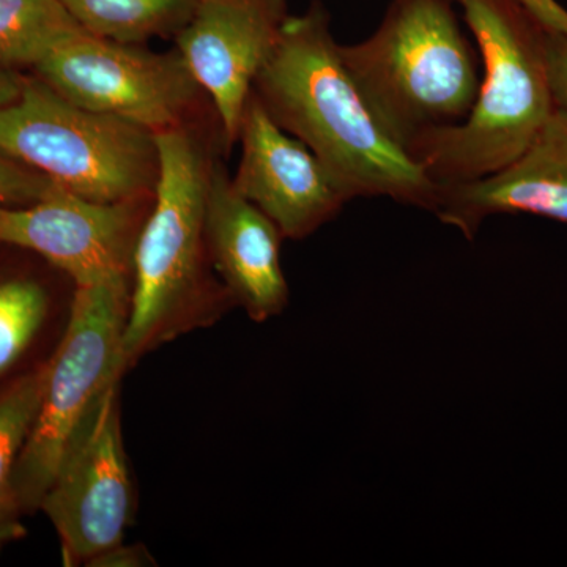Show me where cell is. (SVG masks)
Here are the masks:
<instances>
[{"mask_svg":"<svg viewBox=\"0 0 567 567\" xmlns=\"http://www.w3.org/2000/svg\"><path fill=\"white\" fill-rule=\"evenodd\" d=\"M331 31L322 0L290 14L252 93L303 142L347 199L386 197L435 213L440 186L385 132L365 103Z\"/></svg>","mask_w":567,"mask_h":567,"instance_id":"obj_1","label":"cell"},{"mask_svg":"<svg viewBox=\"0 0 567 567\" xmlns=\"http://www.w3.org/2000/svg\"><path fill=\"white\" fill-rule=\"evenodd\" d=\"M159 181L134 252L123 364L218 322L235 301L213 268L205 234L213 167L226 151L204 123L156 134Z\"/></svg>","mask_w":567,"mask_h":567,"instance_id":"obj_2","label":"cell"},{"mask_svg":"<svg viewBox=\"0 0 567 567\" xmlns=\"http://www.w3.org/2000/svg\"><path fill=\"white\" fill-rule=\"evenodd\" d=\"M483 61L468 117L417 142L413 162L435 185L481 181L505 169L535 141L555 104L547 29L518 0H453Z\"/></svg>","mask_w":567,"mask_h":567,"instance_id":"obj_3","label":"cell"},{"mask_svg":"<svg viewBox=\"0 0 567 567\" xmlns=\"http://www.w3.org/2000/svg\"><path fill=\"white\" fill-rule=\"evenodd\" d=\"M339 51L377 121L409 156L475 106L483 73L453 0H391L369 39Z\"/></svg>","mask_w":567,"mask_h":567,"instance_id":"obj_4","label":"cell"},{"mask_svg":"<svg viewBox=\"0 0 567 567\" xmlns=\"http://www.w3.org/2000/svg\"><path fill=\"white\" fill-rule=\"evenodd\" d=\"M0 152L95 203L152 197L162 169L151 130L78 106L37 76L0 107Z\"/></svg>","mask_w":567,"mask_h":567,"instance_id":"obj_5","label":"cell"},{"mask_svg":"<svg viewBox=\"0 0 567 567\" xmlns=\"http://www.w3.org/2000/svg\"><path fill=\"white\" fill-rule=\"evenodd\" d=\"M133 276L74 287L69 324L48 361L39 410L14 470L22 513L40 511L66 451L103 395L121 383Z\"/></svg>","mask_w":567,"mask_h":567,"instance_id":"obj_6","label":"cell"},{"mask_svg":"<svg viewBox=\"0 0 567 567\" xmlns=\"http://www.w3.org/2000/svg\"><path fill=\"white\" fill-rule=\"evenodd\" d=\"M33 71L69 102L155 134L204 123L213 107L177 48L152 51L85 32Z\"/></svg>","mask_w":567,"mask_h":567,"instance_id":"obj_7","label":"cell"},{"mask_svg":"<svg viewBox=\"0 0 567 567\" xmlns=\"http://www.w3.org/2000/svg\"><path fill=\"white\" fill-rule=\"evenodd\" d=\"M118 385L103 395L74 436L40 506L71 566H92L121 547L132 522L134 491L123 447Z\"/></svg>","mask_w":567,"mask_h":567,"instance_id":"obj_8","label":"cell"},{"mask_svg":"<svg viewBox=\"0 0 567 567\" xmlns=\"http://www.w3.org/2000/svg\"><path fill=\"white\" fill-rule=\"evenodd\" d=\"M153 196L95 203L55 183L37 203L0 205V245L40 254L69 275L74 287L133 276L134 252Z\"/></svg>","mask_w":567,"mask_h":567,"instance_id":"obj_9","label":"cell"},{"mask_svg":"<svg viewBox=\"0 0 567 567\" xmlns=\"http://www.w3.org/2000/svg\"><path fill=\"white\" fill-rule=\"evenodd\" d=\"M290 17L287 0H200L174 43L221 123L227 152L237 145L254 80Z\"/></svg>","mask_w":567,"mask_h":567,"instance_id":"obj_10","label":"cell"},{"mask_svg":"<svg viewBox=\"0 0 567 567\" xmlns=\"http://www.w3.org/2000/svg\"><path fill=\"white\" fill-rule=\"evenodd\" d=\"M237 144L241 155L233 185L278 226L284 238H308L349 203L315 153L282 130L252 92Z\"/></svg>","mask_w":567,"mask_h":567,"instance_id":"obj_11","label":"cell"},{"mask_svg":"<svg viewBox=\"0 0 567 567\" xmlns=\"http://www.w3.org/2000/svg\"><path fill=\"white\" fill-rule=\"evenodd\" d=\"M205 234L216 275L235 306L254 322L281 316L290 290L284 276V235L260 208L235 189L219 156L208 189Z\"/></svg>","mask_w":567,"mask_h":567,"instance_id":"obj_12","label":"cell"},{"mask_svg":"<svg viewBox=\"0 0 567 567\" xmlns=\"http://www.w3.org/2000/svg\"><path fill=\"white\" fill-rule=\"evenodd\" d=\"M540 216L567 224V111L555 107L527 151L481 181L440 186L434 215L473 240L494 215Z\"/></svg>","mask_w":567,"mask_h":567,"instance_id":"obj_13","label":"cell"},{"mask_svg":"<svg viewBox=\"0 0 567 567\" xmlns=\"http://www.w3.org/2000/svg\"><path fill=\"white\" fill-rule=\"evenodd\" d=\"M48 361L0 386V554L25 535L14 470L39 410Z\"/></svg>","mask_w":567,"mask_h":567,"instance_id":"obj_14","label":"cell"},{"mask_svg":"<svg viewBox=\"0 0 567 567\" xmlns=\"http://www.w3.org/2000/svg\"><path fill=\"white\" fill-rule=\"evenodd\" d=\"M85 32L62 0H0V66L35 70Z\"/></svg>","mask_w":567,"mask_h":567,"instance_id":"obj_15","label":"cell"},{"mask_svg":"<svg viewBox=\"0 0 567 567\" xmlns=\"http://www.w3.org/2000/svg\"><path fill=\"white\" fill-rule=\"evenodd\" d=\"M85 31L121 43L171 39L188 24L200 0H62Z\"/></svg>","mask_w":567,"mask_h":567,"instance_id":"obj_16","label":"cell"},{"mask_svg":"<svg viewBox=\"0 0 567 567\" xmlns=\"http://www.w3.org/2000/svg\"><path fill=\"white\" fill-rule=\"evenodd\" d=\"M50 311V297L29 278L0 281V377L20 361Z\"/></svg>","mask_w":567,"mask_h":567,"instance_id":"obj_17","label":"cell"},{"mask_svg":"<svg viewBox=\"0 0 567 567\" xmlns=\"http://www.w3.org/2000/svg\"><path fill=\"white\" fill-rule=\"evenodd\" d=\"M55 182L0 152V205L20 207L37 203L54 188Z\"/></svg>","mask_w":567,"mask_h":567,"instance_id":"obj_18","label":"cell"},{"mask_svg":"<svg viewBox=\"0 0 567 567\" xmlns=\"http://www.w3.org/2000/svg\"><path fill=\"white\" fill-rule=\"evenodd\" d=\"M547 62L555 104L567 111V35L548 31Z\"/></svg>","mask_w":567,"mask_h":567,"instance_id":"obj_19","label":"cell"},{"mask_svg":"<svg viewBox=\"0 0 567 567\" xmlns=\"http://www.w3.org/2000/svg\"><path fill=\"white\" fill-rule=\"evenodd\" d=\"M550 31L567 35V10L558 0H518Z\"/></svg>","mask_w":567,"mask_h":567,"instance_id":"obj_20","label":"cell"},{"mask_svg":"<svg viewBox=\"0 0 567 567\" xmlns=\"http://www.w3.org/2000/svg\"><path fill=\"white\" fill-rule=\"evenodd\" d=\"M152 558L145 548L132 546L115 548L114 551L103 555L102 558L96 559L92 566H112V567H130V566H148Z\"/></svg>","mask_w":567,"mask_h":567,"instance_id":"obj_21","label":"cell"},{"mask_svg":"<svg viewBox=\"0 0 567 567\" xmlns=\"http://www.w3.org/2000/svg\"><path fill=\"white\" fill-rule=\"evenodd\" d=\"M25 78L21 76L18 71L2 69L0 66V107L9 106L17 102L24 87Z\"/></svg>","mask_w":567,"mask_h":567,"instance_id":"obj_22","label":"cell"}]
</instances>
